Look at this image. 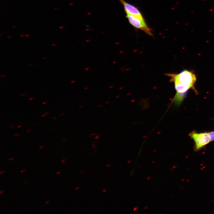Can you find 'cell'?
<instances>
[{"mask_svg":"<svg viewBox=\"0 0 214 214\" xmlns=\"http://www.w3.org/2000/svg\"><path fill=\"white\" fill-rule=\"evenodd\" d=\"M150 177H149L148 178H147V179H150Z\"/></svg>","mask_w":214,"mask_h":214,"instance_id":"4dcf8cb0","label":"cell"},{"mask_svg":"<svg viewBox=\"0 0 214 214\" xmlns=\"http://www.w3.org/2000/svg\"><path fill=\"white\" fill-rule=\"evenodd\" d=\"M123 6L126 14H129L145 21L139 9L125 0H119Z\"/></svg>","mask_w":214,"mask_h":214,"instance_id":"277c9868","label":"cell"},{"mask_svg":"<svg viewBox=\"0 0 214 214\" xmlns=\"http://www.w3.org/2000/svg\"><path fill=\"white\" fill-rule=\"evenodd\" d=\"M5 76V75H1V77H3L4 76Z\"/></svg>","mask_w":214,"mask_h":214,"instance_id":"f1b7e54d","label":"cell"},{"mask_svg":"<svg viewBox=\"0 0 214 214\" xmlns=\"http://www.w3.org/2000/svg\"><path fill=\"white\" fill-rule=\"evenodd\" d=\"M166 75L170 77V81L174 84L176 93L173 101L176 105H180L189 89H193L197 94L195 87L196 78L193 71L184 70L179 73H169Z\"/></svg>","mask_w":214,"mask_h":214,"instance_id":"6da1fadb","label":"cell"},{"mask_svg":"<svg viewBox=\"0 0 214 214\" xmlns=\"http://www.w3.org/2000/svg\"><path fill=\"white\" fill-rule=\"evenodd\" d=\"M65 160H66L65 159H62V164H63L64 163V162H65Z\"/></svg>","mask_w":214,"mask_h":214,"instance_id":"52a82bcc","label":"cell"},{"mask_svg":"<svg viewBox=\"0 0 214 214\" xmlns=\"http://www.w3.org/2000/svg\"><path fill=\"white\" fill-rule=\"evenodd\" d=\"M48 103V102H47V101H44V102H43V104H46V103Z\"/></svg>","mask_w":214,"mask_h":214,"instance_id":"7c38bea8","label":"cell"},{"mask_svg":"<svg viewBox=\"0 0 214 214\" xmlns=\"http://www.w3.org/2000/svg\"><path fill=\"white\" fill-rule=\"evenodd\" d=\"M32 65H33V64H32V65L30 64V65H29V66H32Z\"/></svg>","mask_w":214,"mask_h":214,"instance_id":"1f68e13d","label":"cell"},{"mask_svg":"<svg viewBox=\"0 0 214 214\" xmlns=\"http://www.w3.org/2000/svg\"><path fill=\"white\" fill-rule=\"evenodd\" d=\"M49 113V112L48 111L46 112H45V114H46L47 115Z\"/></svg>","mask_w":214,"mask_h":214,"instance_id":"603a6c76","label":"cell"},{"mask_svg":"<svg viewBox=\"0 0 214 214\" xmlns=\"http://www.w3.org/2000/svg\"><path fill=\"white\" fill-rule=\"evenodd\" d=\"M55 45H56V44H53L52 45V46H54Z\"/></svg>","mask_w":214,"mask_h":214,"instance_id":"4316f807","label":"cell"},{"mask_svg":"<svg viewBox=\"0 0 214 214\" xmlns=\"http://www.w3.org/2000/svg\"><path fill=\"white\" fill-rule=\"evenodd\" d=\"M65 114V113H62V115L64 114Z\"/></svg>","mask_w":214,"mask_h":214,"instance_id":"f546056e","label":"cell"},{"mask_svg":"<svg viewBox=\"0 0 214 214\" xmlns=\"http://www.w3.org/2000/svg\"><path fill=\"white\" fill-rule=\"evenodd\" d=\"M103 190V193H105L107 191V189L105 188H103L102 189Z\"/></svg>","mask_w":214,"mask_h":214,"instance_id":"8992f818","label":"cell"},{"mask_svg":"<svg viewBox=\"0 0 214 214\" xmlns=\"http://www.w3.org/2000/svg\"><path fill=\"white\" fill-rule=\"evenodd\" d=\"M126 17L129 23L133 27L143 31L150 35H152L151 29L147 25L145 21L129 14H126Z\"/></svg>","mask_w":214,"mask_h":214,"instance_id":"3957f363","label":"cell"},{"mask_svg":"<svg viewBox=\"0 0 214 214\" xmlns=\"http://www.w3.org/2000/svg\"><path fill=\"white\" fill-rule=\"evenodd\" d=\"M130 162H131V160H129V161H128V163H129Z\"/></svg>","mask_w":214,"mask_h":214,"instance_id":"484cf974","label":"cell"},{"mask_svg":"<svg viewBox=\"0 0 214 214\" xmlns=\"http://www.w3.org/2000/svg\"><path fill=\"white\" fill-rule=\"evenodd\" d=\"M14 125H12L10 126V128H11L12 127H14Z\"/></svg>","mask_w":214,"mask_h":214,"instance_id":"d4e9b609","label":"cell"},{"mask_svg":"<svg viewBox=\"0 0 214 214\" xmlns=\"http://www.w3.org/2000/svg\"><path fill=\"white\" fill-rule=\"evenodd\" d=\"M25 95H26V94H22L21 95V96H23Z\"/></svg>","mask_w":214,"mask_h":214,"instance_id":"cb8c5ba5","label":"cell"},{"mask_svg":"<svg viewBox=\"0 0 214 214\" xmlns=\"http://www.w3.org/2000/svg\"><path fill=\"white\" fill-rule=\"evenodd\" d=\"M61 171H58L57 172L56 174H60L61 173Z\"/></svg>","mask_w":214,"mask_h":214,"instance_id":"d6986e66","label":"cell"},{"mask_svg":"<svg viewBox=\"0 0 214 214\" xmlns=\"http://www.w3.org/2000/svg\"><path fill=\"white\" fill-rule=\"evenodd\" d=\"M46 115L44 114H43L42 115V117H45L46 116Z\"/></svg>","mask_w":214,"mask_h":214,"instance_id":"ffe728a7","label":"cell"},{"mask_svg":"<svg viewBox=\"0 0 214 214\" xmlns=\"http://www.w3.org/2000/svg\"><path fill=\"white\" fill-rule=\"evenodd\" d=\"M26 171V170H25V169H22V170L21 171V173H22V172H24V171Z\"/></svg>","mask_w":214,"mask_h":214,"instance_id":"4fadbf2b","label":"cell"},{"mask_svg":"<svg viewBox=\"0 0 214 214\" xmlns=\"http://www.w3.org/2000/svg\"><path fill=\"white\" fill-rule=\"evenodd\" d=\"M80 188V187H77L76 188H75L74 189V190H77L78 189Z\"/></svg>","mask_w":214,"mask_h":214,"instance_id":"30bf717a","label":"cell"},{"mask_svg":"<svg viewBox=\"0 0 214 214\" xmlns=\"http://www.w3.org/2000/svg\"><path fill=\"white\" fill-rule=\"evenodd\" d=\"M3 191H4L3 190H1L0 191V193L1 194L3 193Z\"/></svg>","mask_w":214,"mask_h":214,"instance_id":"7402d4cb","label":"cell"},{"mask_svg":"<svg viewBox=\"0 0 214 214\" xmlns=\"http://www.w3.org/2000/svg\"><path fill=\"white\" fill-rule=\"evenodd\" d=\"M14 159V158H10L9 159V160H13Z\"/></svg>","mask_w":214,"mask_h":214,"instance_id":"5bb4252c","label":"cell"},{"mask_svg":"<svg viewBox=\"0 0 214 214\" xmlns=\"http://www.w3.org/2000/svg\"><path fill=\"white\" fill-rule=\"evenodd\" d=\"M138 209V207H135L133 209V211H135L136 210Z\"/></svg>","mask_w":214,"mask_h":214,"instance_id":"9c48e42d","label":"cell"},{"mask_svg":"<svg viewBox=\"0 0 214 214\" xmlns=\"http://www.w3.org/2000/svg\"><path fill=\"white\" fill-rule=\"evenodd\" d=\"M20 135V134L19 133H17L15 134L14 135V136H16H16H19Z\"/></svg>","mask_w":214,"mask_h":214,"instance_id":"ba28073f","label":"cell"},{"mask_svg":"<svg viewBox=\"0 0 214 214\" xmlns=\"http://www.w3.org/2000/svg\"><path fill=\"white\" fill-rule=\"evenodd\" d=\"M111 164H108L106 166L107 167H109L111 166Z\"/></svg>","mask_w":214,"mask_h":214,"instance_id":"9a60e30c","label":"cell"},{"mask_svg":"<svg viewBox=\"0 0 214 214\" xmlns=\"http://www.w3.org/2000/svg\"><path fill=\"white\" fill-rule=\"evenodd\" d=\"M44 147V146L42 145V146H40V148L41 149V148H43Z\"/></svg>","mask_w":214,"mask_h":214,"instance_id":"ac0fdd59","label":"cell"},{"mask_svg":"<svg viewBox=\"0 0 214 214\" xmlns=\"http://www.w3.org/2000/svg\"><path fill=\"white\" fill-rule=\"evenodd\" d=\"M50 202V200H48V201H47L46 202V204H48V203H49V202Z\"/></svg>","mask_w":214,"mask_h":214,"instance_id":"44dd1931","label":"cell"},{"mask_svg":"<svg viewBox=\"0 0 214 214\" xmlns=\"http://www.w3.org/2000/svg\"><path fill=\"white\" fill-rule=\"evenodd\" d=\"M210 137L211 141H214V131L208 132Z\"/></svg>","mask_w":214,"mask_h":214,"instance_id":"5b68a950","label":"cell"},{"mask_svg":"<svg viewBox=\"0 0 214 214\" xmlns=\"http://www.w3.org/2000/svg\"><path fill=\"white\" fill-rule=\"evenodd\" d=\"M189 136L194 142V150L198 151L211 141L208 132L198 133L192 131L189 134Z\"/></svg>","mask_w":214,"mask_h":214,"instance_id":"7a4b0ae2","label":"cell"},{"mask_svg":"<svg viewBox=\"0 0 214 214\" xmlns=\"http://www.w3.org/2000/svg\"><path fill=\"white\" fill-rule=\"evenodd\" d=\"M32 130H31V129L28 130L27 131V132H30Z\"/></svg>","mask_w":214,"mask_h":214,"instance_id":"2e32d148","label":"cell"},{"mask_svg":"<svg viewBox=\"0 0 214 214\" xmlns=\"http://www.w3.org/2000/svg\"><path fill=\"white\" fill-rule=\"evenodd\" d=\"M21 126H22L21 125H19V126H18V128H20V127H21Z\"/></svg>","mask_w":214,"mask_h":214,"instance_id":"83f0119b","label":"cell"},{"mask_svg":"<svg viewBox=\"0 0 214 214\" xmlns=\"http://www.w3.org/2000/svg\"><path fill=\"white\" fill-rule=\"evenodd\" d=\"M4 172V171H1L0 173V174H2Z\"/></svg>","mask_w":214,"mask_h":214,"instance_id":"e0dca14e","label":"cell"},{"mask_svg":"<svg viewBox=\"0 0 214 214\" xmlns=\"http://www.w3.org/2000/svg\"><path fill=\"white\" fill-rule=\"evenodd\" d=\"M34 97H31L29 99V100H33V99H34Z\"/></svg>","mask_w":214,"mask_h":214,"instance_id":"8fae6325","label":"cell"}]
</instances>
